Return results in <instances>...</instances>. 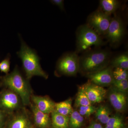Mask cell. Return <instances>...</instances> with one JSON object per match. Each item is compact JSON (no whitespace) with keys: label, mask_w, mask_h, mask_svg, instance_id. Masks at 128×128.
Here are the masks:
<instances>
[{"label":"cell","mask_w":128,"mask_h":128,"mask_svg":"<svg viewBox=\"0 0 128 128\" xmlns=\"http://www.w3.org/2000/svg\"><path fill=\"white\" fill-rule=\"evenodd\" d=\"M20 50L17 52L18 56L22 60V66L28 79L34 76H38L47 79L48 75L41 68L40 60L35 50L32 49L20 38Z\"/></svg>","instance_id":"6da1fadb"},{"label":"cell","mask_w":128,"mask_h":128,"mask_svg":"<svg viewBox=\"0 0 128 128\" xmlns=\"http://www.w3.org/2000/svg\"><path fill=\"white\" fill-rule=\"evenodd\" d=\"M2 81L10 90L19 96L24 105L29 104L31 97L30 86L17 66L11 73L3 77Z\"/></svg>","instance_id":"7a4b0ae2"},{"label":"cell","mask_w":128,"mask_h":128,"mask_svg":"<svg viewBox=\"0 0 128 128\" xmlns=\"http://www.w3.org/2000/svg\"><path fill=\"white\" fill-rule=\"evenodd\" d=\"M110 56V53L106 50L89 51L80 58V66L84 71L89 74L96 72L105 68L109 62Z\"/></svg>","instance_id":"3957f363"},{"label":"cell","mask_w":128,"mask_h":128,"mask_svg":"<svg viewBox=\"0 0 128 128\" xmlns=\"http://www.w3.org/2000/svg\"><path fill=\"white\" fill-rule=\"evenodd\" d=\"M100 36L88 25L79 28L77 33V50L82 52L92 46H100L103 44Z\"/></svg>","instance_id":"277c9868"},{"label":"cell","mask_w":128,"mask_h":128,"mask_svg":"<svg viewBox=\"0 0 128 128\" xmlns=\"http://www.w3.org/2000/svg\"><path fill=\"white\" fill-rule=\"evenodd\" d=\"M112 19L111 15L97 10L89 16L88 25L99 35H105Z\"/></svg>","instance_id":"5b68a950"},{"label":"cell","mask_w":128,"mask_h":128,"mask_svg":"<svg viewBox=\"0 0 128 128\" xmlns=\"http://www.w3.org/2000/svg\"><path fill=\"white\" fill-rule=\"evenodd\" d=\"M80 67V57L76 53H67L60 59L57 68L62 74L73 76L78 72Z\"/></svg>","instance_id":"8992f818"},{"label":"cell","mask_w":128,"mask_h":128,"mask_svg":"<svg viewBox=\"0 0 128 128\" xmlns=\"http://www.w3.org/2000/svg\"><path fill=\"white\" fill-rule=\"evenodd\" d=\"M20 98L11 90L2 92L0 94V110L6 113L18 109L20 104Z\"/></svg>","instance_id":"52a82bcc"},{"label":"cell","mask_w":128,"mask_h":128,"mask_svg":"<svg viewBox=\"0 0 128 128\" xmlns=\"http://www.w3.org/2000/svg\"><path fill=\"white\" fill-rule=\"evenodd\" d=\"M124 33V26L121 18L118 16L112 18L105 34L108 41L112 44L118 43L122 38Z\"/></svg>","instance_id":"ba28073f"},{"label":"cell","mask_w":128,"mask_h":128,"mask_svg":"<svg viewBox=\"0 0 128 128\" xmlns=\"http://www.w3.org/2000/svg\"><path fill=\"white\" fill-rule=\"evenodd\" d=\"M81 87V88L92 104L99 103L102 102L105 99L107 92L106 90L102 86L93 83L88 82Z\"/></svg>","instance_id":"9c48e42d"},{"label":"cell","mask_w":128,"mask_h":128,"mask_svg":"<svg viewBox=\"0 0 128 128\" xmlns=\"http://www.w3.org/2000/svg\"><path fill=\"white\" fill-rule=\"evenodd\" d=\"M88 76L92 83L101 86L112 84L114 80L110 67L90 73Z\"/></svg>","instance_id":"30bf717a"},{"label":"cell","mask_w":128,"mask_h":128,"mask_svg":"<svg viewBox=\"0 0 128 128\" xmlns=\"http://www.w3.org/2000/svg\"><path fill=\"white\" fill-rule=\"evenodd\" d=\"M108 99L113 107L117 112H122L126 110L127 105L126 93L119 91L113 87L108 93Z\"/></svg>","instance_id":"8fae6325"},{"label":"cell","mask_w":128,"mask_h":128,"mask_svg":"<svg viewBox=\"0 0 128 128\" xmlns=\"http://www.w3.org/2000/svg\"><path fill=\"white\" fill-rule=\"evenodd\" d=\"M31 98L38 109L44 113L49 114L54 110L55 103L48 97L32 96Z\"/></svg>","instance_id":"7c38bea8"},{"label":"cell","mask_w":128,"mask_h":128,"mask_svg":"<svg viewBox=\"0 0 128 128\" xmlns=\"http://www.w3.org/2000/svg\"><path fill=\"white\" fill-rule=\"evenodd\" d=\"M31 107L33 114L35 125L39 128H48L50 123L49 114L41 112L38 109L34 104H31Z\"/></svg>","instance_id":"4fadbf2b"},{"label":"cell","mask_w":128,"mask_h":128,"mask_svg":"<svg viewBox=\"0 0 128 128\" xmlns=\"http://www.w3.org/2000/svg\"><path fill=\"white\" fill-rule=\"evenodd\" d=\"M29 119L24 114L16 115L10 121L8 128H32Z\"/></svg>","instance_id":"5bb4252c"},{"label":"cell","mask_w":128,"mask_h":128,"mask_svg":"<svg viewBox=\"0 0 128 128\" xmlns=\"http://www.w3.org/2000/svg\"><path fill=\"white\" fill-rule=\"evenodd\" d=\"M51 114L52 124L53 128H68L70 116H64L55 110Z\"/></svg>","instance_id":"9a60e30c"},{"label":"cell","mask_w":128,"mask_h":128,"mask_svg":"<svg viewBox=\"0 0 128 128\" xmlns=\"http://www.w3.org/2000/svg\"><path fill=\"white\" fill-rule=\"evenodd\" d=\"M54 110L60 114L69 116L73 112L72 100L70 98L66 100L55 103Z\"/></svg>","instance_id":"2e32d148"},{"label":"cell","mask_w":128,"mask_h":128,"mask_svg":"<svg viewBox=\"0 0 128 128\" xmlns=\"http://www.w3.org/2000/svg\"><path fill=\"white\" fill-rule=\"evenodd\" d=\"M100 4L101 10L110 15L116 11L120 6L119 2L116 0H101Z\"/></svg>","instance_id":"e0dca14e"},{"label":"cell","mask_w":128,"mask_h":128,"mask_svg":"<svg viewBox=\"0 0 128 128\" xmlns=\"http://www.w3.org/2000/svg\"><path fill=\"white\" fill-rule=\"evenodd\" d=\"M95 113L97 119L104 124H107L111 117L110 108L106 105H100L97 108Z\"/></svg>","instance_id":"ac0fdd59"},{"label":"cell","mask_w":128,"mask_h":128,"mask_svg":"<svg viewBox=\"0 0 128 128\" xmlns=\"http://www.w3.org/2000/svg\"><path fill=\"white\" fill-rule=\"evenodd\" d=\"M105 128H125L123 118L117 114L110 117Z\"/></svg>","instance_id":"d6986e66"},{"label":"cell","mask_w":128,"mask_h":128,"mask_svg":"<svg viewBox=\"0 0 128 128\" xmlns=\"http://www.w3.org/2000/svg\"><path fill=\"white\" fill-rule=\"evenodd\" d=\"M84 118L76 111H73L69 118V127L70 128H80L84 122Z\"/></svg>","instance_id":"ffe728a7"},{"label":"cell","mask_w":128,"mask_h":128,"mask_svg":"<svg viewBox=\"0 0 128 128\" xmlns=\"http://www.w3.org/2000/svg\"><path fill=\"white\" fill-rule=\"evenodd\" d=\"M112 64L113 66L115 68H121L128 70V53L122 54L115 57L112 60Z\"/></svg>","instance_id":"44dd1931"},{"label":"cell","mask_w":128,"mask_h":128,"mask_svg":"<svg viewBox=\"0 0 128 128\" xmlns=\"http://www.w3.org/2000/svg\"><path fill=\"white\" fill-rule=\"evenodd\" d=\"M92 104L81 88L79 89L75 101L76 107L92 105Z\"/></svg>","instance_id":"7402d4cb"},{"label":"cell","mask_w":128,"mask_h":128,"mask_svg":"<svg viewBox=\"0 0 128 128\" xmlns=\"http://www.w3.org/2000/svg\"><path fill=\"white\" fill-rule=\"evenodd\" d=\"M113 76L114 80H126L128 78V70L120 68H115L112 71Z\"/></svg>","instance_id":"603a6c76"},{"label":"cell","mask_w":128,"mask_h":128,"mask_svg":"<svg viewBox=\"0 0 128 128\" xmlns=\"http://www.w3.org/2000/svg\"><path fill=\"white\" fill-rule=\"evenodd\" d=\"M113 87L119 91L126 93L128 90V79L116 80H114L113 82Z\"/></svg>","instance_id":"cb8c5ba5"},{"label":"cell","mask_w":128,"mask_h":128,"mask_svg":"<svg viewBox=\"0 0 128 128\" xmlns=\"http://www.w3.org/2000/svg\"><path fill=\"white\" fill-rule=\"evenodd\" d=\"M79 113L82 116L89 117L96 112L97 108L92 105L80 107Z\"/></svg>","instance_id":"d4e9b609"},{"label":"cell","mask_w":128,"mask_h":128,"mask_svg":"<svg viewBox=\"0 0 128 128\" xmlns=\"http://www.w3.org/2000/svg\"><path fill=\"white\" fill-rule=\"evenodd\" d=\"M10 61L9 56L0 63V70L2 72L8 74L10 70Z\"/></svg>","instance_id":"484cf974"},{"label":"cell","mask_w":128,"mask_h":128,"mask_svg":"<svg viewBox=\"0 0 128 128\" xmlns=\"http://www.w3.org/2000/svg\"><path fill=\"white\" fill-rule=\"evenodd\" d=\"M6 113L0 110V128L4 125L6 118Z\"/></svg>","instance_id":"4316f807"},{"label":"cell","mask_w":128,"mask_h":128,"mask_svg":"<svg viewBox=\"0 0 128 128\" xmlns=\"http://www.w3.org/2000/svg\"><path fill=\"white\" fill-rule=\"evenodd\" d=\"M50 1L54 4L58 6L61 10H64V0H50Z\"/></svg>","instance_id":"83f0119b"},{"label":"cell","mask_w":128,"mask_h":128,"mask_svg":"<svg viewBox=\"0 0 128 128\" xmlns=\"http://www.w3.org/2000/svg\"><path fill=\"white\" fill-rule=\"evenodd\" d=\"M87 128H104L100 124L93 122Z\"/></svg>","instance_id":"f1b7e54d"},{"label":"cell","mask_w":128,"mask_h":128,"mask_svg":"<svg viewBox=\"0 0 128 128\" xmlns=\"http://www.w3.org/2000/svg\"></svg>","instance_id":"f546056e"}]
</instances>
